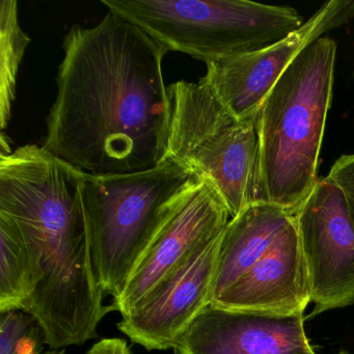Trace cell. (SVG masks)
Returning <instances> with one entry per match:
<instances>
[{
	"label": "cell",
	"mask_w": 354,
	"mask_h": 354,
	"mask_svg": "<svg viewBox=\"0 0 354 354\" xmlns=\"http://www.w3.org/2000/svg\"><path fill=\"white\" fill-rule=\"evenodd\" d=\"M223 234L123 315L118 323L120 331L149 351L174 349L211 304Z\"/></svg>",
	"instance_id": "obj_9"
},
{
	"label": "cell",
	"mask_w": 354,
	"mask_h": 354,
	"mask_svg": "<svg viewBox=\"0 0 354 354\" xmlns=\"http://www.w3.org/2000/svg\"><path fill=\"white\" fill-rule=\"evenodd\" d=\"M231 221L214 184L198 176L178 196L136 263L113 310L127 314L181 268L201 248L218 238Z\"/></svg>",
	"instance_id": "obj_6"
},
{
	"label": "cell",
	"mask_w": 354,
	"mask_h": 354,
	"mask_svg": "<svg viewBox=\"0 0 354 354\" xmlns=\"http://www.w3.org/2000/svg\"><path fill=\"white\" fill-rule=\"evenodd\" d=\"M339 354H348V353H347V352L342 351L341 353H339Z\"/></svg>",
	"instance_id": "obj_19"
},
{
	"label": "cell",
	"mask_w": 354,
	"mask_h": 354,
	"mask_svg": "<svg viewBox=\"0 0 354 354\" xmlns=\"http://www.w3.org/2000/svg\"><path fill=\"white\" fill-rule=\"evenodd\" d=\"M169 51L205 64L263 50L302 26L295 9L248 0H101Z\"/></svg>",
	"instance_id": "obj_4"
},
{
	"label": "cell",
	"mask_w": 354,
	"mask_h": 354,
	"mask_svg": "<svg viewBox=\"0 0 354 354\" xmlns=\"http://www.w3.org/2000/svg\"><path fill=\"white\" fill-rule=\"evenodd\" d=\"M45 335L40 323L24 310L0 313V354H42Z\"/></svg>",
	"instance_id": "obj_15"
},
{
	"label": "cell",
	"mask_w": 354,
	"mask_h": 354,
	"mask_svg": "<svg viewBox=\"0 0 354 354\" xmlns=\"http://www.w3.org/2000/svg\"><path fill=\"white\" fill-rule=\"evenodd\" d=\"M310 301V277L294 216L268 252L210 304L227 310L295 315L304 314Z\"/></svg>",
	"instance_id": "obj_11"
},
{
	"label": "cell",
	"mask_w": 354,
	"mask_h": 354,
	"mask_svg": "<svg viewBox=\"0 0 354 354\" xmlns=\"http://www.w3.org/2000/svg\"><path fill=\"white\" fill-rule=\"evenodd\" d=\"M40 272L17 223L0 213V313L28 312Z\"/></svg>",
	"instance_id": "obj_13"
},
{
	"label": "cell",
	"mask_w": 354,
	"mask_h": 354,
	"mask_svg": "<svg viewBox=\"0 0 354 354\" xmlns=\"http://www.w3.org/2000/svg\"><path fill=\"white\" fill-rule=\"evenodd\" d=\"M353 16L354 0H330L281 42L250 55L206 63L205 80L236 118L256 120L265 97L294 59Z\"/></svg>",
	"instance_id": "obj_8"
},
{
	"label": "cell",
	"mask_w": 354,
	"mask_h": 354,
	"mask_svg": "<svg viewBox=\"0 0 354 354\" xmlns=\"http://www.w3.org/2000/svg\"><path fill=\"white\" fill-rule=\"evenodd\" d=\"M63 50L42 148L86 175L160 165L171 120L162 73L169 50L111 11L94 28L72 26Z\"/></svg>",
	"instance_id": "obj_1"
},
{
	"label": "cell",
	"mask_w": 354,
	"mask_h": 354,
	"mask_svg": "<svg viewBox=\"0 0 354 354\" xmlns=\"http://www.w3.org/2000/svg\"><path fill=\"white\" fill-rule=\"evenodd\" d=\"M304 313L273 315L209 304L174 348L176 354H317Z\"/></svg>",
	"instance_id": "obj_10"
},
{
	"label": "cell",
	"mask_w": 354,
	"mask_h": 354,
	"mask_svg": "<svg viewBox=\"0 0 354 354\" xmlns=\"http://www.w3.org/2000/svg\"><path fill=\"white\" fill-rule=\"evenodd\" d=\"M335 57V41H315L283 72L257 113L263 203L294 215L319 181Z\"/></svg>",
	"instance_id": "obj_2"
},
{
	"label": "cell",
	"mask_w": 354,
	"mask_h": 354,
	"mask_svg": "<svg viewBox=\"0 0 354 354\" xmlns=\"http://www.w3.org/2000/svg\"><path fill=\"white\" fill-rule=\"evenodd\" d=\"M354 304V299H353V304Z\"/></svg>",
	"instance_id": "obj_20"
},
{
	"label": "cell",
	"mask_w": 354,
	"mask_h": 354,
	"mask_svg": "<svg viewBox=\"0 0 354 354\" xmlns=\"http://www.w3.org/2000/svg\"><path fill=\"white\" fill-rule=\"evenodd\" d=\"M293 218L292 213L268 203L252 205L231 218L221 237L211 304L268 252Z\"/></svg>",
	"instance_id": "obj_12"
},
{
	"label": "cell",
	"mask_w": 354,
	"mask_h": 354,
	"mask_svg": "<svg viewBox=\"0 0 354 354\" xmlns=\"http://www.w3.org/2000/svg\"><path fill=\"white\" fill-rule=\"evenodd\" d=\"M22 30L15 0L0 1V127L9 126L15 102L18 72L30 43Z\"/></svg>",
	"instance_id": "obj_14"
},
{
	"label": "cell",
	"mask_w": 354,
	"mask_h": 354,
	"mask_svg": "<svg viewBox=\"0 0 354 354\" xmlns=\"http://www.w3.org/2000/svg\"><path fill=\"white\" fill-rule=\"evenodd\" d=\"M310 277V317L345 308L354 299V227L341 188L319 180L295 215Z\"/></svg>",
	"instance_id": "obj_7"
},
{
	"label": "cell",
	"mask_w": 354,
	"mask_h": 354,
	"mask_svg": "<svg viewBox=\"0 0 354 354\" xmlns=\"http://www.w3.org/2000/svg\"><path fill=\"white\" fill-rule=\"evenodd\" d=\"M42 354H67L66 349H49L43 352Z\"/></svg>",
	"instance_id": "obj_18"
},
{
	"label": "cell",
	"mask_w": 354,
	"mask_h": 354,
	"mask_svg": "<svg viewBox=\"0 0 354 354\" xmlns=\"http://www.w3.org/2000/svg\"><path fill=\"white\" fill-rule=\"evenodd\" d=\"M198 177L169 156L138 173L84 174L82 200L93 265L101 288L113 300L121 295L176 198Z\"/></svg>",
	"instance_id": "obj_3"
},
{
	"label": "cell",
	"mask_w": 354,
	"mask_h": 354,
	"mask_svg": "<svg viewBox=\"0 0 354 354\" xmlns=\"http://www.w3.org/2000/svg\"><path fill=\"white\" fill-rule=\"evenodd\" d=\"M86 354H132L127 342L120 337L102 339L94 344Z\"/></svg>",
	"instance_id": "obj_17"
},
{
	"label": "cell",
	"mask_w": 354,
	"mask_h": 354,
	"mask_svg": "<svg viewBox=\"0 0 354 354\" xmlns=\"http://www.w3.org/2000/svg\"><path fill=\"white\" fill-rule=\"evenodd\" d=\"M169 95L167 156L210 180L231 218L263 203L256 120L236 118L204 77L174 82Z\"/></svg>",
	"instance_id": "obj_5"
},
{
	"label": "cell",
	"mask_w": 354,
	"mask_h": 354,
	"mask_svg": "<svg viewBox=\"0 0 354 354\" xmlns=\"http://www.w3.org/2000/svg\"><path fill=\"white\" fill-rule=\"evenodd\" d=\"M328 177L343 192L354 227V154L339 157L331 167Z\"/></svg>",
	"instance_id": "obj_16"
}]
</instances>
